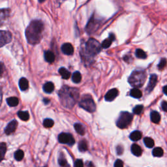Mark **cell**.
<instances>
[{
	"label": "cell",
	"instance_id": "obj_1",
	"mask_svg": "<svg viewBox=\"0 0 167 167\" xmlns=\"http://www.w3.org/2000/svg\"><path fill=\"white\" fill-rule=\"evenodd\" d=\"M44 24L39 20H33L26 30V37L28 42L32 45L39 43L44 32Z\"/></svg>",
	"mask_w": 167,
	"mask_h": 167
},
{
	"label": "cell",
	"instance_id": "obj_2",
	"mask_svg": "<svg viewBox=\"0 0 167 167\" xmlns=\"http://www.w3.org/2000/svg\"><path fill=\"white\" fill-rule=\"evenodd\" d=\"M60 102L63 106L71 108L79 99V91L77 88L64 86L59 92Z\"/></svg>",
	"mask_w": 167,
	"mask_h": 167
},
{
	"label": "cell",
	"instance_id": "obj_3",
	"mask_svg": "<svg viewBox=\"0 0 167 167\" xmlns=\"http://www.w3.org/2000/svg\"><path fill=\"white\" fill-rule=\"evenodd\" d=\"M146 79V74L143 70H135L129 77V83L135 88H141Z\"/></svg>",
	"mask_w": 167,
	"mask_h": 167
},
{
	"label": "cell",
	"instance_id": "obj_4",
	"mask_svg": "<svg viewBox=\"0 0 167 167\" xmlns=\"http://www.w3.org/2000/svg\"><path fill=\"white\" fill-rule=\"evenodd\" d=\"M102 45L96 39L91 38L86 44V54L90 57H94L101 51Z\"/></svg>",
	"mask_w": 167,
	"mask_h": 167
},
{
	"label": "cell",
	"instance_id": "obj_5",
	"mask_svg": "<svg viewBox=\"0 0 167 167\" xmlns=\"http://www.w3.org/2000/svg\"><path fill=\"white\" fill-rule=\"evenodd\" d=\"M79 105L83 109L89 112H94L96 110V105L94 99L90 95H85L81 99Z\"/></svg>",
	"mask_w": 167,
	"mask_h": 167
},
{
	"label": "cell",
	"instance_id": "obj_6",
	"mask_svg": "<svg viewBox=\"0 0 167 167\" xmlns=\"http://www.w3.org/2000/svg\"><path fill=\"white\" fill-rule=\"evenodd\" d=\"M133 120V115L127 112H121L119 117L116 124L117 126L120 129H124L127 127L131 123Z\"/></svg>",
	"mask_w": 167,
	"mask_h": 167
},
{
	"label": "cell",
	"instance_id": "obj_7",
	"mask_svg": "<svg viewBox=\"0 0 167 167\" xmlns=\"http://www.w3.org/2000/svg\"><path fill=\"white\" fill-rule=\"evenodd\" d=\"M101 20L95 18L94 15L92 16V17H91L90 21L88 22L86 27V31L89 34H91V33L95 32L99 28L100 24H101Z\"/></svg>",
	"mask_w": 167,
	"mask_h": 167
},
{
	"label": "cell",
	"instance_id": "obj_8",
	"mask_svg": "<svg viewBox=\"0 0 167 167\" xmlns=\"http://www.w3.org/2000/svg\"><path fill=\"white\" fill-rule=\"evenodd\" d=\"M59 142L61 144H67L69 145H73L75 143V138L71 134L62 133L58 137Z\"/></svg>",
	"mask_w": 167,
	"mask_h": 167
},
{
	"label": "cell",
	"instance_id": "obj_9",
	"mask_svg": "<svg viewBox=\"0 0 167 167\" xmlns=\"http://www.w3.org/2000/svg\"><path fill=\"white\" fill-rule=\"evenodd\" d=\"M12 40V35L9 32L0 30V48L9 43Z\"/></svg>",
	"mask_w": 167,
	"mask_h": 167
},
{
	"label": "cell",
	"instance_id": "obj_10",
	"mask_svg": "<svg viewBox=\"0 0 167 167\" xmlns=\"http://www.w3.org/2000/svg\"><path fill=\"white\" fill-rule=\"evenodd\" d=\"M157 82V76L156 75H155V74L152 75L149 78V82L147 84V86L146 88V89H145L147 93H150L153 91V90L154 89L155 86H156Z\"/></svg>",
	"mask_w": 167,
	"mask_h": 167
},
{
	"label": "cell",
	"instance_id": "obj_11",
	"mask_svg": "<svg viewBox=\"0 0 167 167\" xmlns=\"http://www.w3.org/2000/svg\"><path fill=\"white\" fill-rule=\"evenodd\" d=\"M118 90L116 89V88H114V89H112L110 90L106 93V94L104 96V99L106 101H112L113 100L115 99L116 98V97L118 95Z\"/></svg>",
	"mask_w": 167,
	"mask_h": 167
},
{
	"label": "cell",
	"instance_id": "obj_12",
	"mask_svg": "<svg viewBox=\"0 0 167 167\" xmlns=\"http://www.w3.org/2000/svg\"><path fill=\"white\" fill-rule=\"evenodd\" d=\"M17 125H18L17 121L16 120L11 121L6 127L5 129V132L7 135L12 134V133L15 131L16 127H17Z\"/></svg>",
	"mask_w": 167,
	"mask_h": 167
},
{
	"label": "cell",
	"instance_id": "obj_13",
	"mask_svg": "<svg viewBox=\"0 0 167 167\" xmlns=\"http://www.w3.org/2000/svg\"><path fill=\"white\" fill-rule=\"evenodd\" d=\"M61 51L64 54L71 56L74 53V48L71 43H65L61 46Z\"/></svg>",
	"mask_w": 167,
	"mask_h": 167
},
{
	"label": "cell",
	"instance_id": "obj_14",
	"mask_svg": "<svg viewBox=\"0 0 167 167\" xmlns=\"http://www.w3.org/2000/svg\"><path fill=\"white\" fill-rule=\"evenodd\" d=\"M10 14V10L8 9H0V26L3 24V23L9 17Z\"/></svg>",
	"mask_w": 167,
	"mask_h": 167
},
{
	"label": "cell",
	"instance_id": "obj_15",
	"mask_svg": "<svg viewBox=\"0 0 167 167\" xmlns=\"http://www.w3.org/2000/svg\"><path fill=\"white\" fill-rule=\"evenodd\" d=\"M114 39H115V36H114V35L110 34L107 39H106L102 42L101 44L102 47L104 48H108L110 46L112 42L114 41Z\"/></svg>",
	"mask_w": 167,
	"mask_h": 167
},
{
	"label": "cell",
	"instance_id": "obj_16",
	"mask_svg": "<svg viewBox=\"0 0 167 167\" xmlns=\"http://www.w3.org/2000/svg\"><path fill=\"white\" fill-rule=\"evenodd\" d=\"M19 87L22 91H26L29 88V82L26 78H22L19 80Z\"/></svg>",
	"mask_w": 167,
	"mask_h": 167
},
{
	"label": "cell",
	"instance_id": "obj_17",
	"mask_svg": "<svg viewBox=\"0 0 167 167\" xmlns=\"http://www.w3.org/2000/svg\"><path fill=\"white\" fill-rule=\"evenodd\" d=\"M44 59L48 63H53L55 60V55L51 51H47L44 52Z\"/></svg>",
	"mask_w": 167,
	"mask_h": 167
},
{
	"label": "cell",
	"instance_id": "obj_18",
	"mask_svg": "<svg viewBox=\"0 0 167 167\" xmlns=\"http://www.w3.org/2000/svg\"><path fill=\"white\" fill-rule=\"evenodd\" d=\"M131 152L135 156L139 157L142 155V149L137 144H133L131 146Z\"/></svg>",
	"mask_w": 167,
	"mask_h": 167
},
{
	"label": "cell",
	"instance_id": "obj_19",
	"mask_svg": "<svg viewBox=\"0 0 167 167\" xmlns=\"http://www.w3.org/2000/svg\"><path fill=\"white\" fill-rule=\"evenodd\" d=\"M54 84L51 82H46L44 84L43 86V90L45 93L46 94H51V93L54 91Z\"/></svg>",
	"mask_w": 167,
	"mask_h": 167
},
{
	"label": "cell",
	"instance_id": "obj_20",
	"mask_svg": "<svg viewBox=\"0 0 167 167\" xmlns=\"http://www.w3.org/2000/svg\"><path fill=\"white\" fill-rule=\"evenodd\" d=\"M59 73L61 75V77L63 79H69L71 76V73L69 72L67 69L64 67H61L59 69Z\"/></svg>",
	"mask_w": 167,
	"mask_h": 167
},
{
	"label": "cell",
	"instance_id": "obj_21",
	"mask_svg": "<svg viewBox=\"0 0 167 167\" xmlns=\"http://www.w3.org/2000/svg\"><path fill=\"white\" fill-rule=\"evenodd\" d=\"M7 102L9 106H10L11 107H14L18 105L19 103V100L17 97H9V98L7 99Z\"/></svg>",
	"mask_w": 167,
	"mask_h": 167
},
{
	"label": "cell",
	"instance_id": "obj_22",
	"mask_svg": "<svg viewBox=\"0 0 167 167\" xmlns=\"http://www.w3.org/2000/svg\"><path fill=\"white\" fill-rule=\"evenodd\" d=\"M130 95L131 97H134V98L139 99L142 97V92L139 89H138V88H134L133 89L131 90Z\"/></svg>",
	"mask_w": 167,
	"mask_h": 167
},
{
	"label": "cell",
	"instance_id": "obj_23",
	"mask_svg": "<svg viewBox=\"0 0 167 167\" xmlns=\"http://www.w3.org/2000/svg\"><path fill=\"white\" fill-rule=\"evenodd\" d=\"M151 120L153 123H158L161 120V116L159 112L156 111H153L151 113Z\"/></svg>",
	"mask_w": 167,
	"mask_h": 167
},
{
	"label": "cell",
	"instance_id": "obj_24",
	"mask_svg": "<svg viewBox=\"0 0 167 167\" xmlns=\"http://www.w3.org/2000/svg\"><path fill=\"white\" fill-rule=\"evenodd\" d=\"M142 137V133L138 131H135L130 135V138L133 141H137Z\"/></svg>",
	"mask_w": 167,
	"mask_h": 167
},
{
	"label": "cell",
	"instance_id": "obj_25",
	"mask_svg": "<svg viewBox=\"0 0 167 167\" xmlns=\"http://www.w3.org/2000/svg\"><path fill=\"white\" fill-rule=\"evenodd\" d=\"M18 116L23 121H28L30 119V114L27 111H19Z\"/></svg>",
	"mask_w": 167,
	"mask_h": 167
},
{
	"label": "cell",
	"instance_id": "obj_26",
	"mask_svg": "<svg viewBox=\"0 0 167 167\" xmlns=\"http://www.w3.org/2000/svg\"><path fill=\"white\" fill-rule=\"evenodd\" d=\"M75 129L79 135H84L85 134V128L81 123H75Z\"/></svg>",
	"mask_w": 167,
	"mask_h": 167
},
{
	"label": "cell",
	"instance_id": "obj_27",
	"mask_svg": "<svg viewBox=\"0 0 167 167\" xmlns=\"http://www.w3.org/2000/svg\"><path fill=\"white\" fill-rule=\"evenodd\" d=\"M7 150V145L5 143L0 144V162L3 159Z\"/></svg>",
	"mask_w": 167,
	"mask_h": 167
},
{
	"label": "cell",
	"instance_id": "obj_28",
	"mask_svg": "<svg viewBox=\"0 0 167 167\" xmlns=\"http://www.w3.org/2000/svg\"><path fill=\"white\" fill-rule=\"evenodd\" d=\"M78 149L82 152L88 150V143L86 140H82L79 142V143H78Z\"/></svg>",
	"mask_w": 167,
	"mask_h": 167
},
{
	"label": "cell",
	"instance_id": "obj_29",
	"mask_svg": "<svg viewBox=\"0 0 167 167\" xmlns=\"http://www.w3.org/2000/svg\"><path fill=\"white\" fill-rule=\"evenodd\" d=\"M81 80H82V75L80 72L78 71H76L73 73V75L72 76V80L73 81V82H75L76 84L80 83Z\"/></svg>",
	"mask_w": 167,
	"mask_h": 167
},
{
	"label": "cell",
	"instance_id": "obj_30",
	"mask_svg": "<svg viewBox=\"0 0 167 167\" xmlns=\"http://www.w3.org/2000/svg\"><path fill=\"white\" fill-rule=\"evenodd\" d=\"M135 54L136 56H137L138 58L140 59H145L147 57V55L145 54V52L142 49H137V51H136Z\"/></svg>",
	"mask_w": 167,
	"mask_h": 167
},
{
	"label": "cell",
	"instance_id": "obj_31",
	"mask_svg": "<svg viewBox=\"0 0 167 167\" xmlns=\"http://www.w3.org/2000/svg\"><path fill=\"white\" fill-rule=\"evenodd\" d=\"M24 153L21 149H18L15 152V158L16 161H21L24 158Z\"/></svg>",
	"mask_w": 167,
	"mask_h": 167
},
{
	"label": "cell",
	"instance_id": "obj_32",
	"mask_svg": "<svg viewBox=\"0 0 167 167\" xmlns=\"http://www.w3.org/2000/svg\"><path fill=\"white\" fill-rule=\"evenodd\" d=\"M163 150L161 147H156L153 150V156L155 157H160L163 156Z\"/></svg>",
	"mask_w": 167,
	"mask_h": 167
},
{
	"label": "cell",
	"instance_id": "obj_33",
	"mask_svg": "<svg viewBox=\"0 0 167 167\" xmlns=\"http://www.w3.org/2000/svg\"><path fill=\"white\" fill-rule=\"evenodd\" d=\"M144 144L145 145H146L147 147H149V148H151V147H154V140L152 139L151 138H145L144 140Z\"/></svg>",
	"mask_w": 167,
	"mask_h": 167
},
{
	"label": "cell",
	"instance_id": "obj_34",
	"mask_svg": "<svg viewBox=\"0 0 167 167\" xmlns=\"http://www.w3.org/2000/svg\"><path fill=\"white\" fill-rule=\"evenodd\" d=\"M54 122L51 119H46L43 121V125L46 128H51L54 125Z\"/></svg>",
	"mask_w": 167,
	"mask_h": 167
},
{
	"label": "cell",
	"instance_id": "obj_35",
	"mask_svg": "<svg viewBox=\"0 0 167 167\" xmlns=\"http://www.w3.org/2000/svg\"><path fill=\"white\" fill-rule=\"evenodd\" d=\"M166 59L165 58H163L161 59L159 63L158 64V69L159 70H163V69L165 67V66L166 65Z\"/></svg>",
	"mask_w": 167,
	"mask_h": 167
},
{
	"label": "cell",
	"instance_id": "obj_36",
	"mask_svg": "<svg viewBox=\"0 0 167 167\" xmlns=\"http://www.w3.org/2000/svg\"><path fill=\"white\" fill-rule=\"evenodd\" d=\"M143 110V106L142 105H137L136 106L134 109H133V112L135 114H137V115H139V114H141Z\"/></svg>",
	"mask_w": 167,
	"mask_h": 167
},
{
	"label": "cell",
	"instance_id": "obj_37",
	"mask_svg": "<svg viewBox=\"0 0 167 167\" xmlns=\"http://www.w3.org/2000/svg\"><path fill=\"white\" fill-rule=\"evenodd\" d=\"M59 164L62 167H65L67 165V163L66 159L64 158L63 156H60L59 158Z\"/></svg>",
	"mask_w": 167,
	"mask_h": 167
},
{
	"label": "cell",
	"instance_id": "obj_38",
	"mask_svg": "<svg viewBox=\"0 0 167 167\" xmlns=\"http://www.w3.org/2000/svg\"><path fill=\"white\" fill-rule=\"evenodd\" d=\"M75 167H84V163L82 160L77 159L75 163Z\"/></svg>",
	"mask_w": 167,
	"mask_h": 167
},
{
	"label": "cell",
	"instance_id": "obj_39",
	"mask_svg": "<svg viewBox=\"0 0 167 167\" xmlns=\"http://www.w3.org/2000/svg\"><path fill=\"white\" fill-rule=\"evenodd\" d=\"M114 167H123V163L122 161H121L120 159H118L115 162L114 164Z\"/></svg>",
	"mask_w": 167,
	"mask_h": 167
},
{
	"label": "cell",
	"instance_id": "obj_40",
	"mask_svg": "<svg viewBox=\"0 0 167 167\" xmlns=\"http://www.w3.org/2000/svg\"><path fill=\"white\" fill-rule=\"evenodd\" d=\"M5 71V65L3 63L0 62V76L3 75Z\"/></svg>",
	"mask_w": 167,
	"mask_h": 167
},
{
	"label": "cell",
	"instance_id": "obj_41",
	"mask_svg": "<svg viewBox=\"0 0 167 167\" xmlns=\"http://www.w3.org/2000/svg\"><path fill=\"white\" fill-rule=\"evenodd\" d=\"M162 108L164 112H167V102L164 101L162 102Z\"/></svg>",
	"mask_w": 167,
	"mask_h": 167
},
{
	"label": "cell",
	"instance_id": "obj_42",
	"mask_svg": "<svg viewBox=\"0 0 167 167\" xmlns=\"http://www.w3.org/2000/svg\"><path fill=\"white\" fill-rule=\"evenodd\" d=\"M117 152H118V154L119 155L122 154L123 153V147L121 146H120V145L117 147Z\"/></svg>",
	"mask_w": 167,
	"mask_h": 167
},
{
	"label": "cell",
	"instance_id": "obj_43",
	"mask_svg": "<svg viewBox=\"0 0 167 167\" xmlns=\"http://www.w3.org/2000/svg\"><path fill=\"white\" fill-rule=\"evenodd\" d=\"M2 97H3V94H2V90L1 88L0 87V105L1 104V101H2Z\"/></svg>",
	"mask_w": 167,
	"mask_h": 167
},
{
	"label": "cell",
	"instance_id": "obj_44",
	"mask_svg": "<svg viewBox=\"0 0 167 167\" xmlns=\"http://www.w3.org/2000/svg\"><path fill=\"white\" fill-rule=\"evenodd\" d=\"M163 92L164 94L167 95V86H165L163 88Z\"/></svg>",
	"mask_w": 167,
	"mask_h": 167
},
{
	"label": "cell",
	"instance_id": "obj_45",
	"mask_svg": "<svg viewBox=\"0 0 167 167\" xmlns=\"http://www.w3.org/2000/svg\"><path fill=\"white\" fill-rule=\"evenodd\" d=\"M88 167H94V165L93 164L92 162H90L89 163H88Z\"/></svg>",
	"mask_w": 167,
	"mask_h": 167
},
{
	"label": "cell",
	"instance_id": "obj_46",
	"mask_svg": "<svg viewBox=\"0 0 167 167\" xmlns=\"http://www.w3.org/2000/svg\"><path fill=\"white\" fill-rule=\"evenodd\" d=\"M44 102H45V103L47 104L48 102H50V101H49V100H47L46 99H44Z\"/></svg>",
	"mask_w": 167,
	"mask_h": 167
},
{
	"label": "cell",
	"instance_id": "obj_47",
	"mask_svg": "<svg viewBox=\"0 0 167 167\" xmlns=\"http://www.w3.org/2000/svg\"><path fill=\"white\" fill-rule=\"evenodd\" d=\"M45 1V0H39V1L40 2V3H42V2H44Z\"/></svg>",
	"mask_w": 167,
	"mask_h": 167
}]
</instances>
